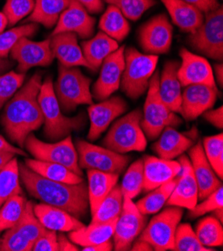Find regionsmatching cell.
<instances>
[{"instance_id":"cell-31","label":"cell","mask_w":223,"mask_h":251,"mask_svg":"<svg viewBox=\"0 0 223 251\" xmlns=\"http://www.w3.org/2000/svg\"><path fill=\"white\" fill-rule=\"evenodd\" d=\"M117 219L107 221V222H97L92 223L88 226H84L76 229L74 231H70L69 239L79 245L81 247L99 244L108 240H111L114 234V228Z\"/></svg>"},{"instance_id":"cell-32","label":"cell","mask_w":223,"mask_h":251,"mask_svg":"<svg viewBox=\"0 0 223 251\" xmlns=\"http://www.w3.org/2000/svg\"><path fill=\"white\" fill-rule=\"evenodd\" d=\"M25 165L41 176L53 181L69 184H78L84 181L82 176H79L78 174L74 173L69 168L59 163L38 159H27Z\"/></svg>"},{"instance_id":"cell-50","label":"cell","mask_w":223,"mask_h":251,"mask_svg":"<svg viewBox=\"0 0 223 251\" xmlns=\"http://www.w3.org/2000/svg\"><path fill=\"white\" fill-rule=\"evenodd\" d=\"M194 6H196L198 9H200L203 13H207L216 7L219 6L218 0H183Z\"/></svg>"},{"instance_id":"cell-38","label":"cell","mask_w":223,"mask_h":251,"mask_svg":"<svg viewBox=\"0 0 223 251\" xmlns=\"http://www.w3.org/2000/svg\"><path fill=\"white\" fill-rule=\"evenodd\" d=\"M195 234L205 247L212 248L222 246L223 244L222 223L212 215L198 222Z\"/></svg>"},{"instance_id":"cell-21","label":"cell","mask_w":223,"mask_h":251,"mask_svg":"<svg viewBox=\"0 0 223 251\" xmlns=\"http://www.w3.org/2000/svg\"><path fill=\"white\" fill-rule=\"evenodd\" d=\"M178 162L181 165V170L177 175L176 184L165 205L178 206L189 210L198 201V187L189 158L182 154L179 156Z\"/></svg>"},{"instance_id":"cell-10","label":"cell","mask_w":223,"mask_h":251,"mask_svg":"<svg viewBox=\"0 0 223 251\" xmlns=\"http://www.w3.org/2000/svg\"><path fill=\"white\" fill-rule=\"evenodd\" d=\"M182 216L183 208L167 206L151 218L137 238L145 240L156 251L173 250L175 231Z\"/></svg>"},{"instance_id":"cell-26","label":"cell","mask_w":223,"mask_h":251,"mask_svg":"<svg viewBox=\"0 0 223 251\" xmlns=\"http://www.w3.org/2000/svg\"><path fill=\"white\" fill-rule=\"evenodd\" d=\"M33 210L39 222L49 230L70 232L84 226V224L78 218L52 205L45 203L34 204Z\"/></svg>"},{"instance_id":"cell-39","label":"cell","mask_w":223,"mask_h":251,"mask_svg":"<svg viewBox=\"0 0 223 251\" xmlns=\"http://www.w3.org/2000/svg\"><path fill=\"white\" fill-rule=\"evenodd\" d=\"M24 194H16L8 198L0 207V232L7 230L18 222L26 205Z\"/></svg>"},{"instance_id":"cell-53","label":"cell","mask_w":223,"mask_h":251,"mask_svg":"<svg viewBox=\"0 0 223 251\" xmlns=\"http://www.w3.org/2000/svg\"><path fill=\"white\" fill-rule=\"evenodd\" d=\"M0 150L14 153L15 155L17 154V155H22V156H27V154L23 151L22 148H18V147L11 145L2 135H0Z\"/></svg>"},{"instance_id":"cell-45","label":"cell","mask_w":223,"mask_h":251,"mask_svg":"<svg viewBox=\"0 0 223 251\" xmlns=\"http://www.w3.org/2000/svg\"><path fill=\"white\" fill-rule=\"evenodd\" d=\"M25 80V73L10 71L0 74V109L18 91Z\"/></svg>"},{"instance_id":"cell-51","label":"cell","mask_w":223,"mask_h":251,"mask_svg":"<svg viewBox=\"0 0 223 251\" xmlns=\"http://www.w3.org/2000/svg\"><path fill=\"white\" fill-rule=\"evenodd\" d=\"M89 13H99L104 8L103 0H76Z\"/></svg>"},{"instance_id":"cell-22","label":"cell","mask_w":223,"mask_h":251,"mask_svg":"<svg viewBox=\"0 0 223 251\" xmlns=\"http://www.w3.org/2000/svg\"><path fill=\"white\" fill-rule=\"evenodd\" d=\"M188 155L198 187V199L203 200L222 185L221 180L208 162L201 141L188 149Z\"/></svg>"},{"instance_id":"cell-59","label":"cell","mask_w":223,"mask_h":251,"mask_svg":"<svg viewBox=\"0 0 223 251\" xmlns=\"http://www.w3.org/2000/svg\"><path fill=\"white\" fill-rule=\"evenodd\" d=\"M8 25V20L3 12H0V33L3 32Z\"/></svg>"},{"instance_id":"cell-52","label":"cell","mask_w":223,"mask_h":251,"mask_svg":"<svg viewBox=\"0 0 223 251\" xmlns=\"http://www.w3.org/2000/svg\"><path fill=\"white\" fill-rule=\"evenodd\" d=\"M57 242H58V248L61 251H77L79 250L78 246L71 242L64 234H58L57 235Z\"/></svg>"},{"instance_id":"cell-2","label":"cell","mask_w":223,"mask_h":251,"mask_svg":"<svg viewBox=\"0 0 223 251\" xmlns=\"http://www.w3.org/2000/svg\"><path fill=\"white\" fill-rule=\"evenodd\" d=\"M20 180L27 192L41 203L63 209L76 218H84L89 210L87 185L84 181L69 184L47 179L25 163H19Z\"/></svg>"},{"instance_id":"cell-54","label":"cell","mask_w":223,"mask_h":251,"mask_svg":"<svg viewBox=\"0 0 223 251\" xmlns=\"http://www.w3.org/2000/svg\"><path fill=\"white\" fill-rule=\"evenodd\" d=\"M81 250L82 251H111L113 250V242H111V240H108L99 244L84 246V247H81Z\"/></svg>"},{"instance_id":"cell-27","label":"cell","mask_w":223,"mask_h":251,"mask_svg":"<svg viewBox=\"0 0 223 251\" xmlns=\"http://www.w3.org/2000/svg\"><path fill=\"white\" fill-rule=\"evenodd\" d=\"M173 23L184 32L192 33L204 20V13L183 0H161Z\"/></svg>"},{"instance_id":"cell-16","label":"cell","mask_w":223,"mask_h":251,"mask_svg":"<svg viewBox=\"0 0 223 251\" xmlns=\"http://www.w3.org/2000/svg\"><path fill=\"white\" fill-rule=\"evenodd\" d=\"M124 50V45L118 47L114 52L105 57L101 63L99 77L92 88V97L97 101H102V100L109 98L119 89L125 64Z\"/></svg>"},{"instance_id":"cell-34","label":"cell","mask_w":223,"mask_h":251,"mask_svg":"<svg viewBox=\"0 0 223 251\" xmlns=\"http://www.w3.org/2000/svg\"><path fill=\"white\" fill-rule=\"evenodd\" d=\"M99 28L117 42L124 40L130 32L128 20L114 5H109L101 16Z\"/></svg>"},{"instance_id":"cell-30","label":"cell","mask_w":223,"mask_h":251,"mask_svg":"<svg viewBox=\"0 0 223 251\" xmlns=\"http://www.w3.org/2000/svg\"><path fill=\"white\" fill-rule=\"evenodd\" d=\"M119 174L87 169V190L91 215L100 205L102 200L117 184Z\"/></svg>"},{"instance_id":"cell-44","label":"cell","mask_w":223,"mask_h":251,"mask_svg":"<svg viewBox=\"0 0 223 251\" xmlns=\"http://www.w3.org/2000/svg\"><path fill=\"white\" fill-rule=\"evenodd\" d=\"M109 5H114L127 20L136 21L143 13L155 5L154 0H103Z\"/></svg>"},{"instance_id":"cell-33","label":"cell","mask_w":223,"mask_h":251,"mask_svg":"<svg viewBox=\"0 0 223 251\" xmlns=\"http://www.w3.org/2000/svg\"><path fill=\"white\" fill-rule=\"evenodd\" d=\"M68 4L69 0H35L34 8L27 21L41 24L46 28H52Z\"/></svg>"},{"instance_id":"cell-56","label":"cell","mask_w":223,"mask_h":251,"mask_svg":"<svg viewBox=\"0 0 223 251\" xmlns=\"http://www.w3.org/2000/svg\"><path fill=\"white\" fill-rule=\"evenodd\" d=\"M212 70H213V76H214L216 85L218 84L219 87L222 88V86H223V65H222V63L214 64Z\"/></svg>"},{"instance_id":"cell-1","label":"cell","mask_w":223,"mask_h":251,"mask_svg":"<svg viewBox=\"0 0 223 251\" xmlns=\"http://www.w3.org/2000/svg\"><path fill=\"white\" fill-rule=\"evenodd\" d=\"M41 84L42 75L36 72L11 97L1 117V124L7 136L20 148L24 147L26 137L39 129L44 122L38 102Z\"/></svg>"},{"instance_id":"cell-37","label":"cell","mask_w":223,"mask_h":251,"mask_svg":"<svg viewBox=\"0 0 223 251\" xmlns=\"http://www.w3.org/2000/svg\"><path fill=\"white\" fill-rule=\"evenodd\" d=\"M20 185V173L18 160L13 157L0 170V207L8 198L16 194H22Z\"/></svg>"},{"instance_id":"cell-8","label":"cell","mask_w":223,"mask_h":251,"mask_svg":"<svg viewBox=\"0 0 223 251\" xmlns=\"http://www.w3.org/2000/svg\"><path fill=\"white\" fill-rule=\"evenodd\" d=\"M188 44L205 57L223 59V9L219 5L204 13L202 24L187 38Z\"/></svg>"},{"instance_id":"cell-48","label":"cell","mask_w":223,"mask_h":251,"mask_svg":"<svg viewBox=\"0 0 223 251\" xmlns=\"http://www.w3.org/2000/svg\"><path fill=\"white\" fill-rule=\"evenodd\" d=\"M31 250L33 251H59L57 233L54 230L46 229L34 242Z\"/></svg>"},{"instance_id":"cell-3","label":"cell","mask_w":223,"mask_h":251,"mask_svg":"<svg viewBox=\"0 0 223 251\" xmlns=\"http://www.w3.org/2000/svg\"><path fill=\"white\" fill-rule=\"evenodd\" d=\"M38 102L44 119V134L49 140H61L73 131L83 129L86 125V115L82 112L74 117H67L62 114L54 93L51 76L42 82L38 94Z\"/></svg>"},{"instance_id":"cell-24","label":"cell","mask_w":223,"mask_h":251,"mask_svg":"<svg viewBox=\"0 0 223 251\" xmlns=\"http://www.w3.org/2000/svg\"><path fill=\"white\" fill-rule=\"evenodd\" d=\"M179 62L167 61L159 75L158 93L163 103L173 112L181 114L182 86L178 79L177 70Z\"/></svg>"},{"instance_id":"cell-13","label":"cell","mask_w":223,"mask_h":251,"mask_svg":"<svg viewBox=\"0 0 223 251\" xmlns=\"http://www.w3.org/2000/svg\"><path fill=\"white\" fill-rule=\"evenodd\" d=\"M146 215L139 211L133 200L124 196L123 207L114 228L113 249L116 251L130 250L133 241L146 226Z\"/></svg>"},{"instance_id":"cell-55","label":"cell","mask_w":223,"mask_h":251,"mask_svg":"<svg viewBox=\"0 0 223 251\" xmlns=\"http://www.w3.org/2000/svg\"><path fill=\"white\" fill-rule=\"evenodd\" d=\"M130 250H133V251H152L153 247L149 243L146 242L145 240L136 238L133 241Z\"/></svg>"},{"instance_id":"cell-29","label":"cell","mask_w":223,"mask_h":251,"mask_svg":"<svg viewBox=\"0 0 223 251\" xmlns=\"http://www.w3.org/2000/svg\"><path fill=\"white\" fill-rule=\"evenodd\" d=\"M118 47V42L102 31L98 32L89 40L83 41L81 44L84 58L89 65V69L93 71L100 68L105 57L114 52Z\"/></svg>"},{"instance_id":"cell-49","label":"cell","mask_w":223,"mask_h":251,"mask_svg":"<svg viewBox=\"0 0 223 251\" xmlns=\"http://www.w3.org/2000/svg\"><path fill=\"white\" fill-rule=\"evenodd\" d=\"M203 117L214 127L218 129L223 128V108L222 106L216 109H209L203 113Z\"/></svg>"},{"instance_id":"cell-9","label":"cell","mask_w":223,"mask_h":251,"mask_svg":"<svg viewBox=\"0 0 223 251\" xmlns=\"http://www.w3.org/2000/svg\"><path fill=\"white\" fill-rule=\"evenodd\" d=\"M24 147L35 159L59 163L78 174L79 176L83 175L82 169L78 164L77 150L70 135L55 141V143H47L39 140L33 133H30L24 142Z\"/></svg>"},{"instance_id":"cell-57","label":"cell","mask_w":223,"mask_h":251,"mask_svg":"<svg viewBox=\"0 0 223 251\" xmlns=\"http://www.w3.org/2000/svg\"><path fill=\"white\" fill-rule=\"evenodd\" d=\"M14 156H15L14 153L0 150V170H1Z\"/></svg>"},{"instance_id":"cell-23","label":"cell","mask_w":223,"mask_h":251,"mask_svg":"<svg viewBox=\"0 0 223 251\" xmlns=\"http://www.w3.org/2000/svg\"><path fill=\"white\" fill-rule=\"evenodd\" d=\"M143 160V189L150 190L177 177L181 170L180 163L173 159H164L160 157L146 155Z\"/></svg>"},{"instance_id":"cell-40","label":"cell","mask_w":223,"mask_h":251,"mask_svg":"<svg viewBox=\"0 0 223 251\" xmlns=\"http://www.w3.org/2000/svg\"><path fill=\"white\" fill-rule=\"evenodd\" d=\"M37 30V24L30 22L0 33V57L7 58L11 49L20 38L31 37Z\"/></svg>"},{"instance_id":"cell-11","label":"cell","mask_w":223,"mask_h":251,"mask_svg":"<svg viewBox=\"0 0 223 251\" xmlns=\"http://www.w3.org/2000/svg\"><path fill=\"white\" fill-rule=\"evenodd\" d=\"M33 207L32 201L26 202L18 222L0 237V251H30L35 240L45 232Z\"/></svg>"},{"instance_id":"cell-4","label":"cell","mask_w":223,"mask_h":251,"mask_svg":"<svg viewBox=\"0 0 223 251\" xmlns=\"http://www.w3.org/2000/svg\"><path fill=\"white\" fill-rule=\"evenodd\" d=\"M91 79L77 67L58 66V77L53 84L60 108L65 113L75 111L77 106L93 104L90 90Z\"/></svg>"},{"instance_id":"cell-42","label":"cell","mask_w":223,"mask_h":251,"mask_svg":"<svg viewBox=\"0 0 223 251\" xmlns=\"http://www.w3.org/2000/svg\"><path fill=\"white\" fill-rule=\"evenodd\" d=\"M202 147L204 154L217 176L223 177V134L207 136L203 139Z\"/></svg>"},{"instance_id":"cell-47","label":"cell","mask_w":223,"mask_h":251,"mask_svg":"<svg viewBox=\"0 0 223 251\" xmlns=\"http://www.w3.org/2000/svg\"><path fill=\"white\" fill-rule=\"evenodd\" d=\"M223 207V188L222 185L219 186L215 191L203 199L201 203H196V205L189 209L188 217L197 218L201 217L206 213L212 212L213 210Z\"/></svg>"},{"instance_id":"cell-28","label":"cell","mask_w":223,"mask_h":251,"mask_svg":"<svg viewBox=\"0 0 223 251\" xmlns=\"http://www.w3.org/2000/svg\"><path fill=\"white\" fill-rule=\"evenodd\" d=\"M158 137L152 150L160 158L164 159L177 158L193 145L192 139L172 126H166Z\"/></svg>"},{"instance_id":"cell-46","label":"cell","mask_w":223,"mask_h":251,"mask_svg":"<svg viewBox=\"0 0 223 251\" xmlns=\"http://www.w3.org/2000/svg\"><path fill=\"white\" fill-rule=\"evenodd\" d=\"M35 0H7L3 13L5 14L8 24L15 25L24 17L30 15L34 8Z\"/></svg>"},{"instance_id":"cell-15","label":"cell","mask_w":223,"mask_h":251,"mask_svg":"<svg viewBox=\"0 0 223 251\" xmlns=\"http://www.w3.org/2000/svg\"><path fill=\"white\" fill-rule=\"evenodd\" d=\"M173 27L165 14H158L143 24L138 32L139 44L146 54L167 53L172 43Z\"/></svg>"},{"instance_id":"cell-7","label":"cell","mask_w":223,"mask_h":251,"mask_svg":"<svg viewBox=\"0 0 223 251\" xmlns=\"http://www.w3.org/2000/svg\"><path fill=\"white\" fill-rule=\"evenodd\" d=\"M159 72L155 71L150 78L147 89V96L142 112L141 128L148 140L158 138L166 126H178L181 118L171 111L161 100L158 93Z\"/></svg>"},{"instance_id":"cell-41","label":"cell","mask_w":223,"mask_h":251,"mask_svg":"<svg viewBox=\"0 0 223 251\" xmlns=\"http://www.w3.org/2000/svg\"><path fill=\"white\" fill-rule=\"evenodd\" d=\"M121 191L124 196L130 199L136 198L143 189V160L134 161L127 169L120 185Z\"/></svg>"},{"instance_id":"cell-5","label":"cell","mask_w":223,"mask_h":251,"mask_svg":"<svg viewBox=\"0 0 223 251\" xmlns=\"http://www.w3.org/2000/svg\"><path fill=\"white\" fill-rule=\"evenodd\" d=\"M124 62L121 90L131 99H137L148 89L158 63V55L141 53L134 47H125Z\"/></svg>"},{"instance_id":"cell-12","label":"cell","mask_w":223,"mask_h":251,"mask_svg":"<svg viewBox=\"0 0 223 251\" xmlns=\"http://www.w3.org/2000/svg\"><path fill=\"white\" fill-rule=\"evenodd\" d=\"M78 164L81 169L98 170L108 173L120 174L126 168L130 157L112 150L94 145L84 140L76 141Z\"/></svg>"},{"instance_id":"cell-36","label":"cell","mask_w":223,"mask_h":251,"mask_svg":"<svg viewBox=\"0 0 223 251\" xmlns=\"http://www.w3.org/2000/svg\"><path fill=\"white\" fill-rule=\"evenodd\" d=\"M123 202H124V195L121 191L120 185L116 184L92 214L91 222H107L117 219L121 213Z\"/></svg>"},{"instance_id":"cell-58","label":"cell","mask_w":223,"mask_h":251,"mask_svg":"<svg viewBox=\"0 0 223 251\" xmlns=\"http://www.w3.org/2000/svg\"><path fill=\"white\" fill-rule=\"evenodd\" d=\"M12 65H13V62L10 61L9 59L0 57V74L6 72Z\"/></svg>"},{"instance_id":"cell-20","label":"cell","mask_w":223,"mask_h":251,"mask_svg":"<svg viewBox=\"0 0 223 251\" xmlns=\"http://www.w3.org/2000/svg\"><path fill=\"white\" fill-rule=\"evenodd\" d=\"M180 57L177 75L182 87L192 84L216 85L212 67L205 57L194 54L185 48L180 50Z\"/></svg>"},{"instance_id":"cell-43","label":"cell","mask_w":223,"mask_h":251,"mask_svg":"<svg viewBox=\"0 0 223 251\" xmlns=\"http://www.w3.org/2000/svg\"><path fill=\"white\" fill-rule=\"evenodd\" d=\"M176 251H213L203 246L198 240L195 231L188 223H179L174 236V249Z\"/></svg>"},{"instance_id":"cell-14","label":"cell","mask_w":223,"mask_h":251,"mask_svg":"<svg viewBox=\"0 0 223 251\" xmlns=\"http://www.w3.org/2000/svg\"><path fill=\"white\" fill-rule=\"evenodd\" d=\"M11 59L18 63L17 72L26 73L33 67H46L54 60L50 39L33 41L29 37H22L10 51Z\"/></svg>"},{"instance_id":"cell-6","label":"cell","mask_w":223,"mask_h":251,"mask_svg":"<svg viewBox=\"0 0 223 251\" xmlns=\"http://www.w3.org/2000/svg\"><path fill=\"white\" fill-rule=\"evenodd\" d=\"M141 120L140 109H135L117 119L102 141L104 147L120 154L144 151L147 138L141 128Z\"/></svg>"},{"instance_id":"cell-25","label":"cell","mask_w":223,"mask_h":251,"mask_svg":"<svg viewBox=\"0 0 223 251\" xmlns=\"http://www.w3.org/2000/svg\"><path fill=\"white\" fill-rule=\"evenodd\" d=\"M50 44L54 57L58 59L59 64L66 67L84 66L89 68L76 34L64 32L52 35Z\"/></svg>"},{"instance_id":"cell-35","label":"cell","mask_w":223,"mask_h":251,"mask_svg":"<svg viewBox=\"0 0 223 251\" xmlns=\"http://www.w3.org/2000/svg\"><path fill=\"white\" fill-rule=\"evenodd\" d=\"M176 181L177 177L150 190V192L147 195L139 199L135 203L139 211L143 215L154 214L160 211V209L165 205L169 196L171 195L173 188H174L176 184Z\"/></svg>"},{"instance_id":"cell-17","label":"cell","mask_w":223,"mask_h":251,"mask_svg":"<svg viewBox=\"0 0 223 251\" xmlns=\"http://www.w3.org/2000/svg\"><path fill=\"white\" fill-rule=\"evenodd\" d=\"M126 110L127 103L120 96H110L96 104H91L87 109L90 119L87 138L90 141L98 139L103 132H105L110 123L123 113H125Z\"/></svg>"},{"instance_id":"cell-18","label":"cell","mask_w":223,"mask_h":251,"mask_svg":"<svg viewBox=\"0 0 223 251\" xmlns=\"http://www.w3.org/2000/svg\"><path fill=\"white\" fill-rule=\"evenodd\" d=\"M95 18L76 0H69V4L61 13L52 35L64 32L76 34L81 39L90 38L94 33Z\"/></svg>"},{"instance_id":"cell-60","label":"cell","mask_w":223,"mask_h":251,"mask_svg":"<svg viewBox=\"0 0 223 251\" xmlns=\"http://www.w3.org/2000/svg\"><path fill=\"white\" fill-rule=\"evenodd\" d=\"M212 216L217 218L222 223L223 222V207H220V208H217V209L213 210L212 211Z\"/></svg>"},{"instance_id":"cell-19","label":"cell","mask_w":223,"mask_h":251,"mask_svg":"<svg viewBox=\"0 0 223 251\" xmlns=\"http://www.w3.org/2000/svg\"><path fill=\"white\" fill-rule=\"evenodd\" d=\"M217 96V85L192 84L185 86L181 94V115L187 121L195 120L213 107Z\"/></svg>"}]
</instances>
